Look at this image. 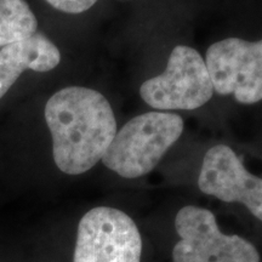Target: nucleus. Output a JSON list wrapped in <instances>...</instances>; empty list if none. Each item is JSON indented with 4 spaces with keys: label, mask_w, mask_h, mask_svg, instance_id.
<instances>
[{
    "label": "nucleus",
    "mask_w": 262,
    "mask_h": 262,
    "mask_svg": "<svg viewBox=\"0 0 262 262\" xmlns=\"http://www.w3.org/2000/svg\"><path fill=\"white\" fill-rule=\"evenodd\" d=\"M45 120L55 164L68 175L93 169L117 134L116 117L107 98L84 86H68L52 95L45 106Z\"/></svg>",
    "instance_id": "f257e3e1"
},
{
    "label": "nucleus",
    "mask_w": 262,
    "mask_h": 262,
    "mask_svg": "<svg viewBox=\"0 0 262 262\" xmlns=\"http://www.w3.org/2000/svg\"><path fill=\"white\" fill-rule=\"evenodd\" d=\"M182 131L183 120L179 114L160 111L143 113L117 131L102 163L122 178L145 176L158 165Z\"/></svg>",
    "instance_id": "f03ea898"
},
{
    "label": "nucleus",
    "mask_w": 262,
    "mask_h": 262,
    "mask_svg": "<svg viewBox=\"0 0 262 262\" xmlns=\"http://www.w3.org/2000/svg\"><path fill=\"white\" fill-rule=\"evenodd\" d=\"M140 95L157 111H192L214 95L210 75L202 55L193 48H173L164 73L146 80Z\"/></svg>",
    "instance_id": "7ed1b4c3"
},
{
    "label": "nucleus",
    "mask_w": 262,
    "mask_h": 262,
    "mask_svg": "<svg viewBox=\"0 0 262 262\" xmlns=\"http://www.w3.org/2000/svg\"><path fill=\"white\" fill-rule=\"evenodd\" d=\"M175 228L181 241L173 262H260L256 248L239 235L222 233L210 210L187 205L178 212Z\"/></svg>",
    "instance_id": "20e7f679"
},
{
    "label": "nucleus",
    "mask_w": 262,
    "mask_h": 262,
    "mask_svg": "<svg viewBox=\"0 0 262 262\" xmlns=\"http://www.w3.org/2000/svg\"><path fill=\"white\" fill-rule=\"evenodd\" d=\"M141 253L139 228L124 211L98 206L81 217L73 262H140Z\"/></svg>",
    "instance_id": "39448f33"
},
{
    "label": "nucleus",
    "mask_w": 262,
    "mask_h": 262,
    "mask_svg": "<svg viewBox=\"0 0 262 262\" xmlns=\"http://www.w3.org/2000/svg\"><path fill=\"white\" fill-rule=\"evenodd\" d=\"M206 68L217 94L233 95L239 103L262 100V39L227 38L206 51Z\"/></svg>",
    "instance_id": "423d86ee"
},
{
    "label": "nucleus",
    "mask_w": 262,
    "mask_h": 262,
    "mask_svg": "<svg viewBox=\"0 0 262 262\" xmlns=\"http://www.w3.org/2000/svg\"><path fill=\"white\" fill-rule=\"evenodd\" d=\"M198 187L226 203H241L262 221V179L245 169L231 147L216 145L205 153Z\"/></svg>",
    "instance_id": "0eeeda50"
},
{
    "label": "nucleus",
    "mask_w": 262,
    "mask_h": 262,
    "mask_svg": "<svg viewBox=\"0 0 262 262\" xmlns=\"http://www.w3.org/2000/svg\"><path fill=\"white\" fill-rule=\"evenodd\" d=\"M61 62L56 45L40 32L0 49V98L11 89L25 71L49 72Z\"/></svg>",
    "instance_id": "6e6552de"
},
{
    "label": "nucleus",
    "mask_w": 262,
    "mask_h": 262,
    "mask_svg": "<svg viewBox=\"0 0 262 262\" xmlns=\"http://www.w3.org/2000/svg\"><path fill=\"white\" fill-rule=\"evenodd\" d=\"M38 21L25 0H0V48L37 33Z\"/></svg>",
    "instance_id": "1a4fd4ad"
},
{
    "label": "nucleus",
    "mask_w": 262,
    "mask_h": 262,
    "mask_svg": "<svg viewBox=\"0 0 262 262\" xmlns=\"http://www.w3.org/2000/svg\"><path fill=\"white\" fill-rule=\"evenodd\" d=\"M52 8L66 14H81L96 4L97 0H47Z\"/></svg>",
    "instance_id": "9d476101"
}]
</instances>
